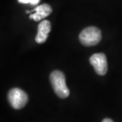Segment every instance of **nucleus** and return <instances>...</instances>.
Listing matches in <instances>:
<instances>
[{
	"label": "nucleus",
	"instance_id": "f257e3e1",
	"mask_svg": "<svg viewBox=\"0 0 122 122\" xmlns=\"http://www.w3.org/2000/svg\"><path fill=\"white\" fill-rule=\"evenodd\" d=\"M49 79L53 91L60 98H66L69 96L70 91L66 84L65 75L62 71H53L50 74Z\"/></svg>",
	"mask_w": 122,
	"mask_h": 122
},
{
	"label": "nucleus",
	"instance_id": "f03ea898",
	"mask_svg": "<svg viewBox=\"0 0 122 122\" xmlns=\"http://www.w3.org/2000/svg\"><path fill=\"white\" fill-rule=\"evenodd\" d=\"M79 39L84 46H94L102 40V32L95 26H90L84 29L79 36Z\"/></svg>",
	"mask_w": 122,
	"mask_h": 122
},
{
	"label": "nucleus",
	"instance_id": "7ed1b4c3",
	"mask_svg": "<svg viewBox=\"0 0 122 122\" xmlns=\"http://www.w3.org/2000/svg\"><path fill=\"white\" fill-rule=\"evenodd\" d=\"M10 105L14 109H21L27 104L28 94L20 88H12L7 94Z\"/></svg>",
	"mask_w": 122,
	"mask_h": 122
},
{
	"label": "nucleus",
	"instance_id": "20e7f679",
	"mask_svg": "<svg viewBox=\"0 0 122 122\" xmlns=\"http://www.w3.org/2000/svg\"><path fill=\"white\" fill-rule=\"evenodd\" d=\"M90 63L94 67L95 72L99 75H105L108 71V63L104 53H95L90 58Z\"/></svg>",
	"mask_w": 122,
	"mask_h": 122
},
{
	"label": "nucleus",
	"instance_id": "39448f33",
	"mask_svg": "<svg viewBox=\"0 0 122 122\" xmlns=\"http://www.w3.org/2000/svg\"><path fill=\"white\" fill-rule=\"evenodd\" d=\"M33 14H30V18L35 21H41L52 12V9L48 4H42L36 6L33 10Z\"/></svg>",
	"mask_w": 122,
	"mask_h": 122
},
{
	"label": "nucleus",
	"instance_id": "423d86ee",
	"mask_svg": "<svg viewBox=\"0 0 122 122\" xmlns=\"http://www.w3.org/2000/svg\"><path fill=\"white\" fill-rule=\"evenodd\" d=\"M51 31V23L49 21L44 20L38 25L37 34L36 36L35 41L36 43L42 44L47 40L48 33Z\"/></svg>",
	"mask_w": 122,
	"mask_h": 122
},
{
	"label": "nucleus",
	"instance_id": "0eeeda50",
	"mask_svg": "<svg viewBox=\"0 0 122 122\" xmlns=\"http://www.w3.org/2000/svg\"><path fill=\"white\" fill-rule=\"evenodd\" d=\"M18 2L21 4H31V5H36L39 3L40 0H18Z\"/></svg>",
	"mask_w": 122,
	"mask_h": 122
},
{
	"label": "nucleus",
	"instance_id": "6e6552de",
	"mask_svg": "<svg viewBox=\"0 0 122 122\" xmlns=\"http://www.w3.org/2000/svg\"><path fill=\"white\" fill-rule=\"evenodd\" d=\"M102 122H114V121L110 118H105V119H103V121Z\"/></svg>",
	"mask_w": 122,
	"mask_h": 122
}]
</instances>
